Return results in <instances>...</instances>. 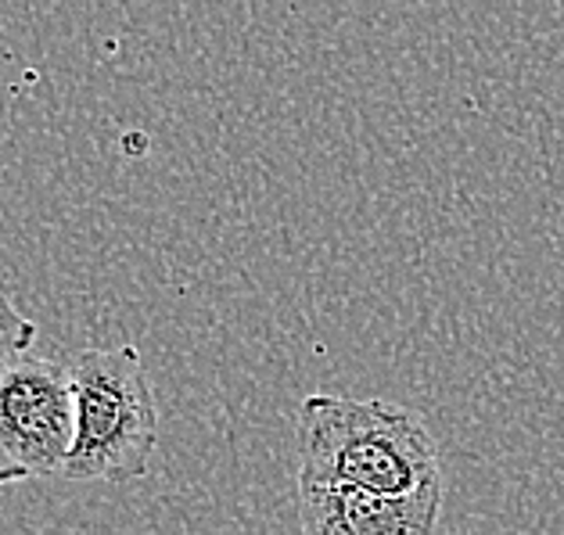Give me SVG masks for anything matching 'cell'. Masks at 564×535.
I'll return each instance as SVG.
<instances>
[{"mask_svg":"<svg viewBox=\"0 0 564 535\" xmlns=\"http://www.w3.org/2000/svg\"><path fill=\"white\" fill-rule=\"evenodd\" d=\"M299 485L375 496L443 489L429 424L403 403L310 395L299 410Z\"/></svg>","mask_w":564,"mask_h":535,"instance_id":"6da1fadb","label":"cell"},{"mask_svg":"<svg viewBox=\"0 0 564 535\" xmlns=\"http://www.w3.org/2000/svg\"><path fill=\"white\" fill-rule=\"evenodd\" d=\"M76 435L68 367L22 356L0 370V489L62 478Z\"/></svg>","mask_w":564,"mask_h":535,"instance_id":"3957f363","label":"cell"},{"mask_svg":"<svg viewBox=\"0 0 564 535\" xmlns=\"http://www.w3.org/2000/svg\"><path fill=\"white\" fill-rule=\"evenodd\" d=\"M73 374L76 435L65 482H137L159 446V410L141 352L133 346L87 349L68 367Z\"/></svg>","mask_w":564,"mask_h":535,"instance_id":"7a4b0ae2","label":"cell"},{"mask_svg":"<svg viewBox=\"0 0 564 535\" xmlns=\"http://www.w3.org/2000/svg\"><path fill=\"white\" fill-rule=\"evenodd\" d=\"M443 489L421 496H375L299 485L302 535H435Z\"/></svg>","mask_w":564,"mask_h":535,"instance_id":"277c9868","label":"cell"},{"mask_svg":"<svg viewBox=\"0 0 564 535\" xmlns=\"http://www.w3.org/2000/svg\"><path fill=\"white\" fill-rule=\"evenodd\" d=\"M36 335L40 327L0 292V370L22 360V356H30V349L36 346Z\"/></svg>","mask_w":564,"mask_h":535,"instance_id":"5b68a950","label":"cell"}]
</instances>
